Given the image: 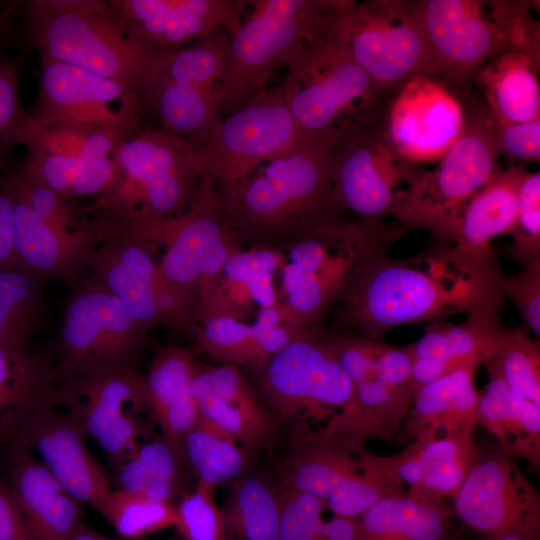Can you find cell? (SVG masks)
<instances>
[{
	"mask_svg": "<svg viewBox=\"0 0 540 540\" xmlns=\"http://www.w3.org/2000/svg\"><path fill=\"white\" fill-rule=\"evenodd\" d=\"M502 273L459 269L439 247L408 260L385 255L372 264L340 301L341 327L382 339L395 327L442 321L454 314L499 311Z\"/></svg>",
	"mask_w": 540,
	"mask_h": 540,
	"instance_id": "obj_1",
	"label": "cell"
},
{
	"mask_svg": "<svg viewBox=\"0 0 540 540\" xmlns=\"http://www.w3.org/2000/svg\"><path fill=\"white\" fill-rule=\"evenodd\" d=\"M330 155L328 142L302 132L291 148L243 178L216 184L238 242L281 248L334 216Z\"/></svg>",
	"mask_w": 540,
	"mask_h": 540,
	"instance_id": "obj_2",
	"label": "cell"
},
{
	"mask_svg": "<svg viewBox=\"0 0 540 540\" xmlns=\"http://www.w3.org/2000/svg\"><path fill=\"white\" fill-rule=\"evenodd\" d=\"M404 231L381 220L332 216L281 247L278 301L300 328L314 326Z\"/></svg>",
	"mask_w": 540,
	"mask_h": 540,
	"instance_id": "obj_3",
	"label": "cell"
},
{
	"mask_svg": "<svg viewBox=\"0 0 540 540\" xmlns=\"http://www.w3.org/2000/svg\"><path fill=\"white\" fill-rule=\"evenodd\" d=\"M324 339L352 383V396L323 427L302 437L350 453L366 448L371 439L391 442L414 398L407 346L356 332L332 333Z\"/></svg>",
	"mask_w": 540,
	"mask_h": 540,
	"instance_id": "obj_4",
	"label": "cell"
},
{
	"mask_svg": "<svg viewBox=\"0 0 540 540\" xmlns=\"http://www.w3.org/2000/svg\"><path fill=\"white\" fill-rule=\"evenodd\" d=\"M285 67L281 88L297 126L331 148L384 120L394 92L378 86L320 32L306 40Z\"/></svg>",
	"mask_w": 540,
	"mask_h": 540,
	"instance_id": "obj_5",
	"label": "cell"
},
{
	"mask_svg": "<svg viewBox=\"0 0 540 540\" xmlns=\"http://www.w3.org/2000/svg\"><path fill=\"white\" fill-rule=\"evenodd\" d=\"M39 57L125 84L139 94L171 52L132 39L103 0H33L20 4ZM140 95V94H139Z\"/></svg>",
	"mask_w": 540,
	"mask_h": 540,
	"instance_id": "obj_6",
	"label": "cell"
},
{
	"mask_svg": "<svg viewBox=\"0 0 540 540\" xmlns=\"http://www.w3.org/2000/svg\"><path fill=\"white\" fill-rule=\"evenodd\" d=\"M117 178L86 211L93 221L131 223L181 213L206 173L198 147L166 130L145 128L113 153Z\"/></svg>",
	"mask_w": 540,
	"mask_h": 540,
	"instance_id": "obj_7",
	"label": "cell"
},
{
	"mask_svg": "<svg viewBox=\"0 0 540 540\" xmlns=\"http://www.w3.org/2000/svg\"><path fill=\"white\" fill-rule=\"evenodd\" d=\"M436 78L455 92L492 58L516 46H540L527 1L417 0Z\"/></svg>",
	"mask_w": 540,
	"mask_h": 540,
	"instance_id": "obj_8",
	"label": "cell"
},
{
	"mask_svg": "<svg viewBox=\"0 0 540 540\" xmlns=\"http://www.w3.org/2000/svg\"><path fill=\"white\" fill-rule=\"evenodd\" d=\"M97 231H117L162 245L158 264L163 277L193 302L194 312L213 299L222 270L241 249L222 210L215 179L205 173L187 207L155 221L115 223L93 221Z\"/></svg>",
	"mask_w": 540,
	"mask_h": 540,
	"instance_id": "obj_9",
	"label": "cell"
},
{
	"mask_svg": "<svg viewBox=\"0 0 540 540\" xmlns=\"http://www.w3.org/2000/svg\"><path fill=\"white\" fill-rule=\"evenodd\" d=\"M319 32L389 92L415 76L436 77L413 1L330 0Z\"/></svg>",
	"mask_w": 540,
	"mask_h": 540,
	"instance_id": "obj_10",
	"label": "cell"
},
{
	"mask_svg": "<svg viewBox=\"0 0 540 540\" xmlns=\"http://www.w3.org/2000/svg\"><path fill=\"white\" fill-rule=\"evenodd\" d=\"M500 171L487 107L465 108L459 138L433 170L421 173L392 217L404 232L423 229L450 245L464 207Z\"/></svg>",
	"mask_w": 540,
	"mask_h": 540,
	"instance_id": "obj_11",
	"label": "cell"
},
{
	"mask_svg": "<svg viewBox=\"0 0 540 540\" xmlns=\"http://www.w3.org/2000/svg\"><path fill=\"white\" fill-rule=\"evenodd\" d=\"M230 36L218 28L199 41L171 52L141 86L146 113L162 129L196 142L221 120Z\"/></svg>",
	"mask_w": 540,
	"mask_h": 540,
	"instance_id": "obj_12",
	"label": "cell"
},
{
	"mask_svg": "<svg viewBox=\"0 0 540 540\" xmlns=\"http://www.w3.org/2000/svg\"><path fill=\"white\" fill-rule=\"evenodd\" d=\"M72 288L59 337L52 346L56 382L137 367L148 342V330L88 275H83Z\"/></svg>",
	"mask_w": 540,
	"mask_h": 540,
	"instance_id": "obj_13",
	"label": "cell"
},
{
	"mask_svg": "<svg viewBox=\"0 0 540 540\" xmlns=\"http://www.w3.org/2000/svg\"><path fill=\"white\" fill-rule=\"evenodd\" d=\"M330 0H250L229 39L223 110L266 87L302 44L316 35Z\"/></svg>",
	"mask_w": 540,
	"mask_h": 540,
	"instance_id": "obj_14",
	"label": "cell"
},
{
	"mask_svg": "<svg viewBox=\"0 0 540 540\" xmlns=\"http://www.w3.org/2000/svg\"><path fill=\"white\" fill-rule=\"evenodd\" d=\"M85 273L116 297L142 328L165 325L192 333V300L170 284L154 261L151 246L117 231H96Z\"/></svg>",
	"mask_w": 540,
	"mask_h": 540,
	"instance_id": "obj_15",
	"label": "cell"
},
{
	"mask_svg": "<svg viewBox=\"0 0 540 540\" xmlns=\"http://www.w3.org/2000/svg\"><path fill=\"white\" fill-rule=\"evenodd\" d=\"M51 401L63 407L83 437L95 440L115 466L143 436L144 414L152 416L144 375L137 367L61 380Z\"/></svg>",
	"mask_w": 540,
	"mask_h": 540,
	"instance_id": "obj_16",
	"label": "cell"
},
{
	"mask_svg": "<svg viewBox=\"0 0 540 540\" xmlns=\"http://www.w3.org/2000/svg\"><path fill=\"white\" fill-rule=\"evenodd\" d=\"M329 167L333 209H348L369 220L393 216L424 171L396 151L384 121L331 148Z\"/></svg>",
	"mask_w": 540,
	"mask_h": 540,
	"instance_id": "obj_17",
	"label": "cell"
},
{
	"mask_svg": "<svg viewBox=\"0 0 540 540\" xmlns=\"http://www.w3.org/2000/svg\"><path fill=\"white\" fill-rule=\"evenodd\" d=\"M146 114L133 88L85 69L40 58L38 94L31 118L116 133L130 138Z\"/></svg>",
	"mask_w": 540,
	"mask_h": 540,
	"instance_id": "obj_18",
	"label": "cell"
},
{
	"mask_svg": "<svg viewBox=\"0 0 540 540\" xmlns=\"http://www.w3.org/2000/svg\"><path fill=\"white\" fill-rule=\"evenodd\" d=\"M301 134L280 85L251 94L193 143L203 158L206 173L222 186L238 181L260 163L285 152Z\"/></svg>",
	"mask_w": 540,
	"mask_h": 540,
	"instance_id": "obj_19",
	"label": "cell"
},
{
	"mask_svg": "<svg viewBox=\"0 0 540 540\" xmlns=\"http://www.w3.org/2000/svg\"><path fill=\"white\" fill-rule=\"evenodd\" d=\"M452 500L454 514L482 537L540 540L539 491L497 445L481 448Z\"/></svg>",
	"mask_w": 540,
	"mask_h": 540,
	"instance_id": "obj_20",
	"label": "cell"
},
{
	"mask_svg": "<svg viewBox=\"0 0 540 540\" xmlns=\"http://www.w3.org/2000/svg\"><path fill=\"white\" fill-rule=\"evenodd\" d=\"M257 371L262 394L284 415L328 421L352 396L349 377L317 334L292 341Z\"/></svg>",
	"mask_w": 540,
	"mask_h": 540,
	"instance_id": "obj_21",
	"label": "cell"
},
{
	"mask_svg": "<svg viewBox=\"0 0 540 540\" xmlns=\"http://www.w3.org/2000/svg\"><path fill=\"white\" fill-rule=\"evenodd\" d=\"M465 108L436 77L419 75L402 84L387 106L384 129L396 151L414 164L439 161L461 135Z\"/></svg>",
	"mask_w": 540,
	"mask_h": 540,
	"instance_id": "obj_22",
	"label": "cell"
},
{
	"mask_svg": "<svg viewBox=\"0 0 540 540\" xmlns=\"http://www.w3.org/2000/svg\"><path fill=\"white\" fill-rule=\"evenodd\" d=\"M283 489L322 500L337 515L357 518L379 500L404 494L362 466L357 453H350L301 437L290 455Z\"/></svg>",
	"mask_w": 540,
	"mask_h": 540,
	"instance_id": "obj_23",
	"label": "cell"
},
{
	"mask_svg": "<svg viewBox=\"0 0 540 540\" xmlns=\"http://www.w3.org/2000/svg\"><path fill=\"white\" fill-rule=\"evenodd\" d=\"M125 32L156 52H175L218 28L238 29L249 0H109Z\"/></svg>",
	"mask_w": 540,
	"mask_h": 540,
	"instance_id": "obj_24",
	"label": "cell"
},
{
	"mask_svg": "<svg viewBox=\"0 0 540 540\" xmlns=\"http://www.w3.org/2000/svg\"><path fill=\"white\" fill-rule=\"evenodd\" d=\"M13 440L29 451L81 504L103 513L112 492L109 481L71 419L49 401L21 425Z\"/></svg>",
	"mask_w": 540,
	"mask_h": 540,
	"instance_id": "obj_25",
	"label": "cell"
},
{
	"mask_svg": "<svg viewBox=\"0 0 540 540\" xmlns=\"http://www.w3.org/2000/svg\"><path fill=\"white\" fill-rule=\"evenodd\" d=\"M523 166L500 171L464 207L452 245L439 246L451 264L467 272L500 273L492 241L514 227Z\"/></svg>",
	"mask_w": 540,
	"mask_h": 540,
	"instance_id": "obj_26",
	"label": "cell"
},
{
	"mask_svg": "<svg viewBox=\"0 0 540 540\" xmlns=\"http://www.w3.org/2000/svg\"><path fill=\"white\" fill-rule=\"evenodd\" d=\"M504 327L498 311L469 314L458 324L433 322L418 341L407 345L412 358L414 394L423 385L458 366L483 364L496 353Z\"/></svg>",
	"mask_w": 540,
	"mask_h": 540,
	"instance_id": "obj_27",
	"label": "cell"
},
{
	"mask_svg": "<svg viewBox=\"0 0 540 540\" xmlns=\"http://www.w3.org/2000/svg\"><path fill=\"white\" fill-rule=\"evenodd\" d=\"M192 392L198 413L246 449L254 450L269 440L271 419L238 366L197 364Z\"/></svg>",
	"mask_w": 540,
	"mask_h": 540,
	"instance_id": "obj_28",
	"label": "cell"
},
{
	"mask_svg": "<svg viewBox=\"0 0 540 540\" xmlns=\"http://www.w3.org/2000/svg\"><path fill=\"white\" fill-rule=\"evenodd\" d=\"M202 350L223 364L259 370L294 340L312 336L293 325L280 304L261 308L249 325L235 317H213L192 331Z\"/></svg>",
	"mask_w": 540,
	"mask_h": 540,
	"instance_id": "obj_29",
	"label": "cell"
},
{
	"mask_svg": "<svg viewBox=\"0 0 540 540\" xmlns=\"http://www.w3.org/2000/svg\"><path fill=\"white\" fill-rule=\"evenodd\" d=\"M13 197L14 248L18 267L47 280L58 278L73 286L85 274L87 255L97 242L92 222L72 235H64L35 213L17 194L14 183Z\"/></svg>",
	"mask_w": 540,
	"mask_h": 540,
	"instance_id": "obj_30",
	"label": "cell"
},
{
	"mask_svg": "<svg viewBox=\"0 0 540 540\" xmlns=\"http://www.w3.org/2000/svg\"><path fill=\"white\" fill-rule=\"evenodd\" d=\"M480 365L458 366L420 387L401 426L402 438L412 442L474 432L481 394L475 374Z\"/></svg>",
	"mask_w": 540,
	"mask_h": 540,
	"instance_id": "obj_31",
	"label": "cell"
},
{
	"mask_svg": "<svg viewBox=\"0 0 540 540\" xmlns=\"http://www.w3.org/2000/svg\"><path fill=\"white\" fill-rule=\"evenodd\" d=\"M12 453L11 491L33 540H67L83 523L78 502L25 447Z\"/></svg>",
	"mask_w": 540,
	"mask_h": 540,
	"instance_id": "obj_32",
	"label": "cell"
},
{
	"mask_svg": "<svg viewBox=\"0 0 540 540\" xmlns=\"http://www.w3.org/2000/svg\"><path fill=\"white\" fill-rule=\"evenodd\" d=\"M197 363L184 347H159L144 375L145 392L163 437L184 457L183 442L198 417L192 392ZM185 459V458H184Z\"/></svg>",
	"mask_w": 540,
	"mask_h": 540,
	"instance_id": "obj_33",
	"label": "cell"
},
{
	"mask_svg": "<svg viewBox=\"0 0 540 540\" xmlns=\"http://www.w3.org/2000/svg\"><path fill=\"white\" fill-rule=\"evenodd\" d=\"M488 383L477 406V425L488 430L497 446L512 457L540 467V408L514 393L503 379L494 355L484 362Z\"/></svg>",
	"mask_w": 540,
	"mask_h": 540,
	"instance_id": "obj_34",
	"label": "cell"
},
{
	"mask_svg": "<svg viewBox=\"0 0 540 540\" xmlns=\"http://www.w3.org/2000/svg\"><path fill=\"white\" fill-rule=\"evenodd\" d=\"M539 48H508L478 71L475 80L484 89L492 116L510 123L540 118Z\"/></svg>",
	"mask_w": 540,
	"mask_h": 540,
	"instance_id": "obj_35",
	"label": "cell"
},
{
	"mask_svg": "<svg viewBox=\"0 0 540 540\" xmlns=\"http://www.w3.org/2000/svg\"><path fill=\"white\" fill-rule=\"evenodd\" d=\"M52 347L37 354L0 346V442L51 401L56 384Z\"/></svg>",
	"mask_w": 540,
	"mask_h": 540,
	"instance_id": "obj_36",
	"label": "cell"
},
{
	"mask_svg": "<svg viewBox=\"0 0 540 540\" xmlns=\"http://www.w3.org/2000/svg\"><path fill=\"white\" fill-rule=\"evenodd\" d=\"M452 511L408 493L383 498L356 518L359 540H448Z\"/></svg>",
	"mask_w": 540,
	"mask_h": 540,
	"instance_id": "obj_37",
	"label": "cell"
},
{
	"mask_svg": "<svg viewBox=\"0 0 540 540\" xmlns=\"http://www.w3.org/2000/svg\"><path fill=\"white\" fill-rule=\"evenodd\" d=\"M184 457L163 437L138 443L116 467L117 489L172 502L181 482Z\"/></svg>",
	"mask_w": 540,
	"mask_h": 540,
	"instance_id": "obj_38",
	"label": "cell"
},
{
	"mask_svg": "<svg viewBox=\"0 0 540 540\" xmlns=\"http://www.w3.org/2000/svg\"><path fill=\"white\" fill-rule=\"evenodd\" d=\"M47 279L23 268L0 271V346L24 349L41 324Z\"/></svg>",
	"mask_w": 540,
	"mask_h": 540,
	"instance_id": "obj_39",
	"label": "cell"
},
{
	"mask_svg": "<svg viewBox=\"0 0 540 540\" xmlns=\"http://www.w3.org/2000/svg\"><path fill=\"white\" fill-rule=\"evenodd\" d=\"M474 432L412 441L401 452L383 456L367 448L357 452L361 464L379 478L396 486L418 483L438 461L475 448Z\"/></svg>",
	"mask_w": 540,
	"mask_h": 540,
	"instance_id": "obj_40",
	"label": "cell"
},
{
	"mask_svg": "<svg viewBox=\"0 0 540 540\" xmlns=\"http://www.w3.org/2000/svg\"><path fill=\"white\" fill-rule=\"evenodd\" d=\"M183 453L198 481L215 487L239 476L246 463L237 441L199 413L184 438Z\"/></svg>",
	"mask_w": 540,
	"mask_h": 540,
	"instance_id": "obj_41",
	"label": "cell"
},
{
	"mask_svg": "<svg viewBox=\"0 0 540 540\" xmlns=\"http://www.w3.org/2000/svg\"><path fill=\"white\" fill-rule=\"evenodd\" d=\"M227 529L243 540H280V497L251 476L235 485L223 511Z\"/></svg>",
	"mask_w": 540,
	"mask_h": 540,
	"instance_id": "obj_42",
	"label": "cell"
},
{
	"mask_svg": "<svg viewBox=\"0 0 540 540\" xmlns=\"http://www.w3.org/2000/svg\"><path fill=\"white\" fill-rule=\"evenodd\" d=\"M494 356L508 387L540 408V343L528 328L504 327Z\"/></svg>",
	"mask_w": 540,
	"mask_h": 540,
	"instance_id": "obj_43",
	"label": "cell"
},
{
	"mask_svg": "<svg viewBox=\"0 0 540 540\" xmlns=\"http://www.w3.org/2000/svg\"><path fill=\"white\" fill-rule=\"evenodd\" d=\"M102 515L117 533L136 539L175 526V505L126 490H112Z\"/></svg>",
	"mask_w": 540,
	"mask_h": 540,
	"instance_id": "obj_44",
	"label": "cell"
},
{
	"mask_svg": "<svg viewBox=\"0 0 540 540\" xmlns=\"http://www.w3.org/2000/svg\"><path fill=\"white\" fill-rule=\"evenodd\" d=\"M283 254L280 248L254 246L237 250L227 260L221 277L244 288L261 308L279 303L274 286Z\"/></svg>",
	"mask_w": 540,
	"mask_h": 540,
	"instance_id": "obj_45",
	"label": "cell"
},
{
	"mask_svg": "<svg viewBox=\"0 0 540 540\" xmlns=\"http://www.w3.org/2000/svg\"><path fill=\"white\" fill-rule=\"evenodd\" d=\"M19 80V61L0 51V170L23 144L31 119L21 101Z\"/></svg>",
	"mask_w": 540,
	"mask_h": 540,
	"instance_id": "obj_46",
	"label": "cell"
},
{
	"mask_svg": "<svg viewBox=\"0 0 540 540\" xmlns=\"http://www.w3.org/2000/svg\"><path fill=\"white\" fill-rule=\"evenodd\" d=\"M215 486L197 483L175 505V527L183 540H226L223 511L215 498Z\"/></svg>",
	"mask_w": 540,
	"mask_h": 540,
	"instance_id": "obj_47",
	"label": "cell"
},
{
	"mask_svg": "<svg viewBox=\"0 0 540 540\" xmlns=\"http://www.w3.org/2000/svg\"><path fill=\"white\" fill-rule=\"evenodd\" d=\"M510 256L523 266L540 256V173L527 172L518 193Z\"/></svg>",
	"mask_w": 540,
	"mask_h": 540,
	"instance_id": "obj_48",
	"label": "cell"
},
{
	"mask_svg": "<svg viewBox=\"0 0 540 540\" xmlns=\"http://www.w3.org/2000/svg\"><path fill=\"white\" fill-rule=\"evenodd\" d=\"M479 446L436 462L423 478L408 487V495L432 502L446 503L456 495L480 454Z\"/></svg>",
	"mask_w": 540,
	"mask_h": 540,
	"instance_id": "obj_49",
	"label": "cell"
},
{
	"mask_svg": "<svg viewBox=\"0 0 540 540\" xmlns=\"http://www.w3.org/2000/svg\"><path fill=\"white\" fill-rule=\"evenodd\" d=\"M280 497V540H318L327 505L311 495L283 489Z\"/></svg>",
	"mask_w": 540,
	"mask_h": 540,
	"instance_id": "obj_50",
	"label": "cell"
},
{
	"mask_svg": "<svg viewBox=\"0 0 540 540\" xmlns=\"http://www.w3.org/2000/svg\"><path fill=\"white\" fill-rule=\"evenodd\" d=\"M502 293L519 310L525 326L540 334V256L516 274L502 278Z\"/></svg>",
	"mask_w": 540,
	"mask_h": 540,
	"instance_id": "obj_51",
	"label": "cell"
},
{
	"mask_svg": "<svg viewBox=\"0 0 540 540\" xmlns=\"http://www.w3.org/2000/svg\"><path fill=\"white\" fill-rule=\"evenodd\" d=\"M490 116L498 155L515 160L539 161L540 118L523 123H510L491 114Z\"/></svg>",
	"mask_w": 540,
	"mask_h": 540,
	"instance_id": "obj_52",
	"label": "cell"
},
{
	"mask_svg": "<svg viewBox=\"0 0 540 540\" xmlns=\"http://www.w3.org/2000/svg\"><path fill=\"white\" fill-rule=\"evenodd\" d=\"M14 168L0 170V271L19 268L14 248Z\"/></svg>",
	"mask_w": 540,
	"mask_h": 540,
	"instance_id": "obj_53",
	"label": "cell"
},
{
	"mask_svg": "<svg viewBox=\"0 0 540 540\" xmlns=\"http://www.w3.org/2000/svg\"><path fill=\"white\" fill-rule=\"evenodd\" d=\"M0 540H33L11 488L1 479Z\"/></svg>",
	"mask_w": 540,
	"mask_h": 540,
	"instance_id": "obj_54",
	"label": "cell"
},
{
	"mask_svg": "<svg viewBox=\"0 0 540 540\" xmlns=\"http://www.w3.org/2000/svg\"><path fill=\"white\" fill-rule=\"evenodd\" d=\"M318 540H359L356 518L331 513L323 524Z\"/></svg>",
	"mask_w": 540,
	"mask_h": 540,
	"instance_id": "obj_55",
	"label": "cell"
},
{
	"mask_svg": "<svg viewBox=\"0 0 540 540\" xmlns=\"http://www.w3.org/2000/svg\"><path fill=\"white\" fill-rule=\"evenodd\" d=\"M20 4L21 2H10L5 6H0V37L13 27Z\"/></svg>",
	"mask_w": 540,
	"mask_h": 540,
	"instance_id": "obj_56",
	"label": "cell"
},
{
	"mask_svg": "<svg viewBox=\"0 0 540 540\" xmlns=\"http://www.w3.org/2000/svg\"><path fill=\"white\" fill-rule=\"evenodd\" d=\"M67 540H112L81 523Z\"/></svg>",
	"mask_w": 540,
	"mask_h": 540,
	"instance_id": "obj_57",
	"label": "cell"
},
{
	"mask_svg": "<svg viewBox=\"0 0 540 540\" xmlns=\"http://www.w3.org/2000/svg\"><path fill=\"white\" fill-rule=\"evenodd\" d=\"M480 540H523L522 538L514 535H505L496 538L482 537Z\"/></svg>",
	"mask_w": 540,
	"mask_h": 540,
	"instance_id": "obj_58",
	"label": "cell"
}]
</instances>
